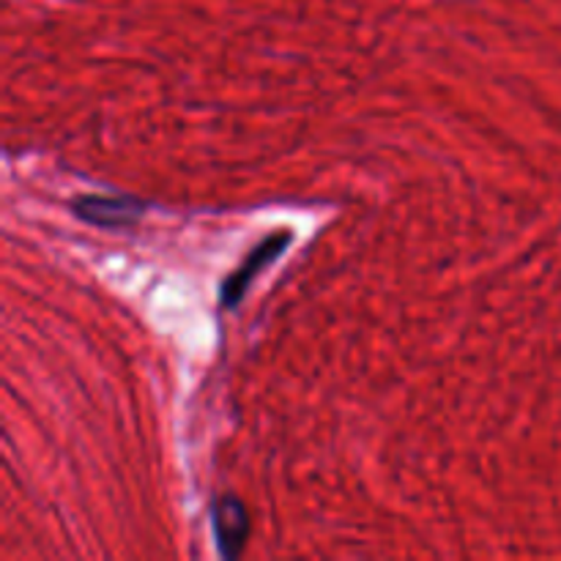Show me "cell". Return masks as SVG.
<instances>
[{
    "label": "cell",
    "instance_id": "6da1fadb",
    "mask_svg": "<svg viewBox=\"0 0 561 561\" xmlns=\"http://www.w3.org/2000/svg\"><path fill=\"white\" fill-rule=\"evenodd\" d=\"M288 241H290L288 233H274V236H268L263 244H257L255 250L250 252V257L244 261V266H241L239 272L230 274L228 283H225V288H222L225 305L228 307L236 305V301L247 294V288H250L252 279H255L257 274H261L263 268H266L268 263H272L274 257L285 250V247H288Z\"/></svg>",
    "mask_w": 561,
    "mask_h": 561
},
{
    "label": "cell",
    "instance_id": "7a4b0ae2",
    "mask_svg": "<svg viewBox=\"0 0 561 561\" xmlns=\"http://www.w3.org/2000/svg\"><path fill=\"white\" fill-rule=\"evenodd\" d=\"M77 217L99 228H129L142 214V206L131 197H80L75 203Z\"/></svg>",
    "mask_w": 561,
    "mask_h": 561
},
{
    "label": "cell",
    "instance_id": "3957f363",
    "mask_svg": "<svg viewBox=\"0 0 561 561\" xmlns=\"http://www.w3.org/2000/svg\"><path fill=\"white\" fill-rule=\"evenodd\" d=\"M214 531H217V542L228 559H233L244 548L250 520H247V510L239 499L225 496L214 504Z\"/></svg>",
    "mask_w": 561,
    "mask_h": 561
}]
</instances>
